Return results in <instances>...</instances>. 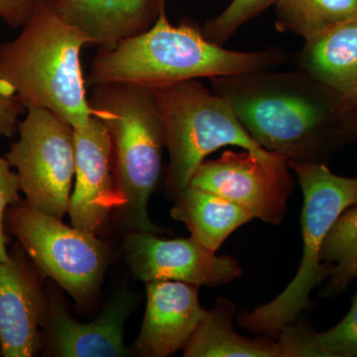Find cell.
Wrapping results in <instances>:
<instances>
[{"label":"cell","mask_w":357,"mask_h":357,"mask_svg":"<svg viewBox=\"0 0 357 357\" xmlns=\"http://www.w3.org/2000/svg\"><path fill=\"white\" fill-rule=\"evenodd\" d=\"M252 139L287 161L326 164L357 140V107L299 69L211 77Z\"/></svg>","instance_id":"obj_1"},{"label":"cell","mask_w":357,"mask_h":357,"mask_svg":"<svg viewBox=\"0 0 357 357\" xmlns=\"http://www.w3.org/2000/svg\"><path fill=\"white\" fill-rule=\"evenodd\" d=\"M291 58L279 47L255 52L227 50L208 41L192 21L171 24L165 4L147 31L124 40L112 50L98 51L86 83L89 86L110 83L161 86L273 70Z\"/></svg>","instance_id":"obj_2"},{"label":"cell","mask_w":357,"mask_h":357,"mask_svg":"<svg viewBox=\"0 0 357 357\" xmlns=\"http://www.w3.org/2000/svg\"><path fill=\"white\" fill-rule=\"evenodd\" d=\"M20 34L0 44V79L8 84L26 110L59 115L74 128L93 117L82 70L81 52L88 37L40 0Z\"/></svg>","instance_id":"obj_3"},{"label":"cell","mask_w":357,"mask_h":357,"mask_svg":"<svg viewBox=\"0 0 357 357\" xmlns=\"http://www.w3.org/2000/svg\"><path fill=\"white\" fill-rule=\"evenodd\" d=\"M93 116L105 124L112 144V169L119 197L117 217L134 231L162 234L148 203L161 175L165 132L156 96L150 86L110 83L91 86Z\"/></svg>","instance_id":"obj_4"},{"label":"cell","mask_w":357,"mask_h":357,"mask_svg":"<svg viewBox=\"0 0 357 357\" xmlns=\"http://www.w3.org/2000/svg\"><path fill=\"white\" fill-rule=\"evenodd\" d=\"M303 191V255L296 276L283 292L267 304L237 314V324L249 333L277 337L312 305L310 296L332 273L321 261L328 232L344 211L357 206V177H344L326 164L289 161Z\"/></svg>","instance_id":"obj_5"},{"label":"cell","mask_w":357,"mask_h":357,"mask_svg":"<svg viewBox=\"0 0 357 357\" xmlns=\"http://www.w3.org/2000/svg\"><path fill=\"white\" fill-rule=\"evenodd\" d=\"M150 88L158 102L170 157L165 185L175 196L189 187L206 157L220 148L238 146L263 159L281 158L260 147L229 102L198 79Z\"/></svg>","instance_id":"obj_6"},{"label":"cell","mask_w":357,"mask_h":357,"mask_svg":"<svg viewBox=\"0 0 357 357\" xmlns=\"http://www.w3.org/2000/svg\"><path fill=\"white\" fill-rule=\"evenodd\" d=\"M6 218L40 273L82 306L96 298L109 262V249L96 236L68 227L21 199L7 208Z\"/></svg>","instance_id":"obj_7"},{"label":"cell","mask_w":357,"mask_h":357,"mask_svg":"<svg viewBox=\"0 0 357 357\" xmlns=\"http://www.w3.org/2000/svg\"><path fill=\"white\" fill-rule=\"evenodd\" d=\"M6 158L34 210L62 220L75 176L74 128L50 110L28 109Z\"/></svg>","instance_id":"obj_8"},{"label":"cell","mask_w":357,"mask_h":357,"mask_svg":"<svg viewBox=\"0 0 357 357\" xmlns=\"http://www.w3.org/2000/svg\"><path fill=\"white\" fill-rule=\"evenodd\" d=\"M288 161L263 159L245 150H227L218 159L204 161L190 185L234 202L253 218L280 225L287 215L294 190Z\"/></svg>","instance_id":"obj_9"},{"label":"cell","mask_w":357,"mask_h":357,"mask_svg":"<svg viewBox=\"0 0 357 357\" xmlns=\"http://www.w3.org/2000/svg\"><path fill=\"white\" fill-rule=\"evenodd\" d=\"M124 257L134 278L145 283L178 281L215 288L243 275L236 259L218 256L191 238L162 239L130 230L123 241Z\"/></svg>","instance_id":"obj_10"},{"label":"cell","mask_w":357,"mask_h":357,"mask_svg":"<svg viewBox=\"0 0 357 357\" xmlns=\"http://www.w3.org/2000/svg\"><path fill=\"white\" fill-rule=\"evenodd\" d=\"M74 148L76 183L68 213L73 227L96 236L119 206L109 129L91 117L86 126L74 128Z\"/></svg>","instance_id":"obj_11"},{"label":"cell","mask_w":357,"mask_h":357,"mask_svg":"<svg viewBox=\"0 0 357 357\" xmlns=\"http://www.w3.org/2000/svg\"><path fill=\"white\" fill-rule=\"evenodd\" d=\"M137 298L128 288L114 294L100 316L89 323L70 317L61 299L49 298L45 324L44 356L56 357L132 356L123 342L124 328Z\"/></svg>","instance_id":"obj_12"},{"label":"cell","mask_w":357,"mask_h":357,"mask_svg":"<svg viewBox=\"0 0 357 357\" xmlns=\"http://www.w3.org/2000/svg\"><path fill=\"white\" fill-rule=\"evenodd\" d=\"M0 262V349L2 356L32 357L44 349L49 298L22 253Z\"/></svg>","instance_id":"obj_13"},{"label":"cell","mask_w":357,"mask_h":357,"mask_svg":"<svg viewBox=\"0 0 357 357\" xmlns=\"http://www.w3.org/2000/svg\"><path fill=\"white\" fill-rule=\"evenodd\" d=\"M199 287L178 281L146 283V311L136 354L167 357L184 349L210 312L199 304Z\"/></svg>","instance_id":"obj_14"},{"label":"cell","mask_w":357,"mask_h":357,"mask_svg":"<svg viewBox=\"0 0 357 357\" xmlns=\"http://www.w3.org/2000/svg\"><path fill=\"white\" fill-rule=\"evenodd\" d=\"M54 13L88 37L100 50L152 27L166 0H48Z\"/></svg>","instance_id":"obj_15"},{"label":"cell","mask_w":357,"mask_h":357,"mask_svg":"<svg viewBox=\"0 0 357 357\" xmlns=\"http://www.w3.org/2000/svg\"><path fill=\"white\" fill-rule=\"evenodd\" d=\"M294 61L298 69L357 107V20L306 40Z\"/></svg>","instance_id":"obj_16"},{"label":"cell","mask_w":357,"mask_h":357,"mask_svg":"<svg viewBox=\"0 0 357 357\" xmlns=\"http://www.w3.org/2000/svg\"><path fill=\"white\" fill-rule=\"evenodd\" d=\"M170 213L187 225L191 238L215 253L232 232L253 220L238 204L194 185L176 195Z\"/></svg>","instance_id":"obj_17"},{"label":"cell","mask_w":357,"mask_h":357,"mask_svg":"<svg viewBox=\"0 0 357 357\" xmlns=\"http://www.w3.org/2000/svg\"><path fill=\"white\" fill-rule=\"evenodd\" d=\"M236 314L231 301L218 298L215 306L185 345V357H281L278 342L271 337L249 338L234 326Z\"/></svg>","instance_id":"obj_18"},{"label":"cell","mask_w":357,"mask_h":357,"mask_svg":"<svg viewBox=\"0 0 357 357\" xmlns=\"http://www.w3.org/2000/svg\"><path fill=\"white\" fill-rule=\"evenodd\" d=\"M281 357H357V294L344 319L326 332L284 326L277 335Z\"/></svg>","instance_id":"obj_19"},{"label":"cell","mask_w":357,"mask_h":357,"mask_svg":"<svg viewBox=\"0 0 357 357\" xmlns=\"http://www.w3.org/2000/svg\"><path fill=\"white\" fill-rule=\"evenodd\" d=\"M276 29L306 41L347 21L357 20V0H277Z\"/></svg>","instance_id":"obj_20"},{"label":"cell","mask_w":357,"mask_h":357,"mask_svg":"<svg viewBox=\"0 0 357 357\" xmlns=\"http://www.w3.org/2000/svg\"><path fill=\"white\" fill-rule=\"evenodd\" d=\"M321 259L333 265L321 297H337L357 277V206L344 211L333 225L324 243Z\"/></svg>","instance_id":"obj_21"},{"label":"cell","mask_w":357,"mask_h":357,"mask_svg":"<svg viewBox=\"0 0 357 357\" xmlns=\"http://www.w3.org/2000/svg\"><path fill=\"white\" fill-rule=\"evenodd\" d=\"M276 2L277 0H232L220 15L204 24L202 31L208 41L222 46L241 26Z\"/></svg>","instance_id":"obj_22"},{"label":"cell","mask_w":357,"mask_h":357,"mask_svg":"<svg viewBox=\"0 0 357 357\" xmlns=\"http://www.w3.org/2000/svg\"><path fill=\"white\" fill-rule=\"evenodd\" d=\"M13 166L8 160L0 156V262L10 260L6 249V238L4 234V220L7 208L20 201V178L17 173L11 170Z\"/></svg>","instance_id":"obj_23"},{"label":"cell","mask_w":357,"mask_h":357,"mask_svg":"<svg viewBox=\"0 0 357 357\" xmlns=\"http://www.w3.org/2000/svg\"><path fill=\"white\" fill-rule=\"evenodd\" d=\"M25 110L13 89L0 79V135L13 137L18 131L21 114Z\"/></svg>","instance_id":"obj_24"},{"label":"cell","mask_w":357,"mask_h":357,"mask_svg":"<svg viewBox=\"0 0 357 357\" xmlns=\"http://www.w3.org/2000/svg\"><path fill=\"white\" fill-rule=\"evenodd\" d=\"M40 0H0V20L9 27L22 28L31 17Z\"/></svg>","instance_id":"obj_25"},{"label":"cell","mask_w":357,"mask_h":357,"mask_svg":"<svg viewBox=\"0 0 357 357\" xmlns=\"http://www.w3.org/2000/svg\"><path fill=\"white\" fill-rule=\"evenodd\" d=\"M0 356H2L1 349H0Z\"/></svg>","instance_id":"obj_26"},{"label":"cell","mask_w":357,"mask_h":357,"mask_svg":"<svg viewBox=\"0 0 357 357\" xmlns=\"http://www.w3.org/2000/svg\"><path fill=\"white\" fill-rule=\"evenodd\" d=\"M356 278H357V277H356Z\"/></svg>","instance_id":"obj_27"}]
</instances>
